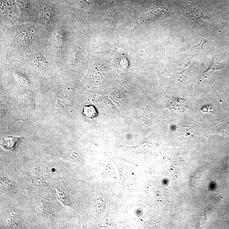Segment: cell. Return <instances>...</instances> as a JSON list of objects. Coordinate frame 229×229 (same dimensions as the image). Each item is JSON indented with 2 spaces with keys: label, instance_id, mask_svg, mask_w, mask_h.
Masks as SVG:
<instances>
[{
  "label": "cell",
  "instance_id": "cell-1",
  "mask_svg": "<svg viewBox=\"0 0 229 229\" xmlns=\"http://www.w3.org/2000/svg\"><path fill=\"white\" fill-rule=\"evenodd\" d=\"M18 137H7L5 138L1 143L2 147L5 149L9 150L12 149L15 147L17 144L19 140H20Z\"/></svg>",
  "mask_w": 229,
  "mask_h": 229
},
{
  "label": "cell",
  "instance_id": "cell-3",
  "mask_svg": "<svg viewBox=\"0 0 229 229\" xmlns=\"http://www.w3.org/2000/svg\"><path fill=\"white\" fill-rule=\"evenodd\" d=\"M9 221L11 222L10 223H12L13 226L16 225V226L18 227L19 224L20 225L22 223V219L20 218L19 216H18V215L17 218H15H15H14V216L12 214H11L9 216Z\"/></svg>",
  "mask_w": 229,
  "mask_h": 229
},
{
  "label": "cell",
  "instance_id": "cell-2",
  "mask_svg": "<svg viewBox=\"0 0 229 229\" xmlns=\"http://www.w3.org/2000/svg\"><path fill=\"white\" fill-rule=\"evenodd\" d=\"M83 113L87 118H95L98 116V111L95 107L93 106H87L83 109Z\"/></svg>",
  "mask_w": 229,
  "mask_h": 229
}]
</instances>
